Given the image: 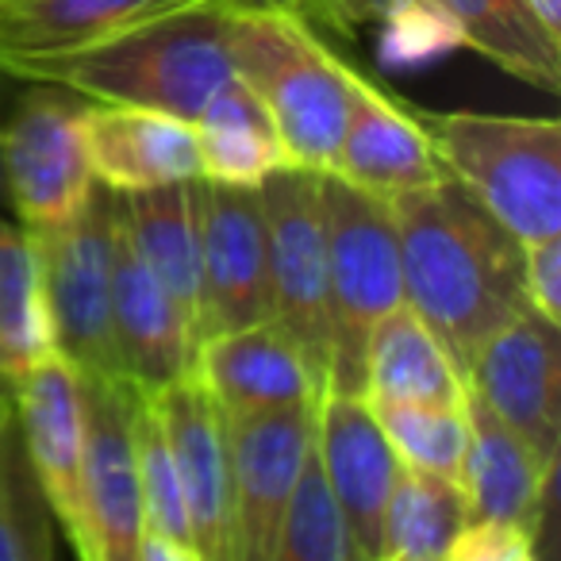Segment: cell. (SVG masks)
I'll list each match as a JSON object with an SVG mask.
<instances>
[{
	"label": "cell",
	"mask_w": 561,
	"mask_h": 561,
	"mask_svg": "<svg viewBox=\"0 0 561 561\" xmlns=\"http://www.w3.org/2000/svg\"><path fill=\"white\" fill-rule=\"evenodd\" d=\"M328 227V316L331 369L328 392H366V346L374 328L404 305V270L392 208L351 181L323 173Z\"/></svg>",
	"instance_id": "5"
},
{
	"label": "cell",
	"mask_w": 561,
	"mask_h": 561,
	"mask_svg": "<svg viewBox=\"0 0 561 561\" xmlns=\"http://www.w3.org/2000/svg\"><path fill=\"white\" fill-rule=\"evenodd\" d=\"M262 320H273L262 188L204 181L196 343Z\"/></svg>",
	"instance_id": "9"
},
{
	"label": "cell",
	"mask_w": 561,
	"mask_h": 561,
	"mask_svg": "<svg viewBox=\"0 0 561 561\" xmlns=\"http://www.w3.org/2000/svg\"><path fill=\"white\" fill-rule=\"evenodd\" d=\"M196 150H201V178L227 185H262L273 170L285 165L277 127L265 104L242 78H227L201 116L193 119Z\"/></svg>",
	"instance_id": "23"
},
{
	"label": "cell",
	"mask_w": 561,
	"mask_h": 561,
	"mask_svg": "<svg viewBox=\"0 0 561 561\" xmlns=\"http://www.w3.org/2000/svg\"><path fill=\"white\" fill-rule=\"evenodd\" d=\"M231 70L257 93L277 127L285 165L331 173L346 112L351 66L297 12H231Z\"/></svg>",
	"instance_id": "3"
},
{
	"label": "cell",
	"mask_w": 561,
	"mask_h": 561,
	"mask_svg": "<svg viewBox=\"0 0 561 561\" xmlns=\"http://www.w3.org/2000/svg\"><path fill=\"white\" fill-rule=\"evenodd\" d=\"M231 9L196 0L131 27L62 50L0 55V73L50 81L96 104L154 108L193 124L208 96L231 78Z\"/></svg>",
	"instance_id": "2"
},
{
	"label": "cell",
	"mask_w": 561,
	"mask_h": 561,
	"mask_svg": "<svg viewBox=\"0 0 561 561\" xmlns=\"http://www.w3.org/2000/svg\"><path fill=\"white\" fill-rule=\"evenodd\" d=\"M265 247H270L273 320L305 354L308 374L328 392L331 316H328V227L323 173L280 165L262 181Z\"/></svg>",
	"instance_id": "7"
},
{
	"label": "cell",
	"mask_w": 561,
	"mask_h": 561,
	"mask_svg": "<svg viewBox=\"0 0 561 561\" xmlns=\"http://www.w3.org/2000/svg\"><path fill=\"white\" fill-rule=\"evenodd\" d=\"M461 24L466 47L530 89H561V35L538 20L530 0H438Z\"/></svg>",
	"instance_id": "25"
},
{
	"label": "cell",
	"mask_w": 561,
	"mask_h": 561,
	"mask_svg": "<svg viewBox=\"0 0 561 561\" xmlns=\"http://www.w3.org/2000/svg\"><path fill=\"white\" fill-rule=\"evenodd\" d=\"M466 385L530 446L538 461H558L561 443V339L558 323L535 308L496 328L469 362Z\"/></svg>",
	"instance_id": "12"
},
{
	"label": "cell",
	"mask_w": 561,
	"mask_h": 561,
	"mask_svg": "<svg viewBox=\"0 0 561 561\" xmlns=\"http://www.w3.org/2000/svg\"><path fill=\"white\" fill-rule=\"evenodd\" d=\"M535 558V538L515 523L466 519L446 561H527Z\"/></svg>",
	"instance_id": "33"
},
{
	"label": "cell",
	"mask_w": 561,
	"mask_h": 561,
	"mask_svg": "<svg viewBox=\"0 0 561 561\" xmlns=\"http://www.w3.org/2000/svg\"><path fill=\"white\" fill-rule=\"evenodd\" d=\"M165 431V443L185 496L188 530L201 561H234L231 523V461H227V415L196 374L178 377L147 397Z\"/></svg>",
	"instance_id": "13"
},
{
	"label": "cell",
	"mask_w": 561,
	"mask_h": 561,
	"mask_svg": "<svg viewBox=\"0 0 561 561\" xmlns=\"http://www.w3.org/2000/svg\"><path fill=\"white\" fill-rule=\"evenodd\" d=\"M446 178L519 242L561 234V124L492 112H415Z\"/></svg>",
	"instance_id": "4"
},
{
	"label": "cell",
	"mask_w": 561,
	"mask_h": 561,
	"mask_svg": "<svg viewBox=\"0 0 561 561\" xmlns=\"http://www.w3.org/2000/svg\"><path fill=\"white\" fill-rule=\"evenodd\" d=\"M85 150L93 178L112 193H142L201 178L193 124L154 108L89 101Z\"/></svg>",
	"instance_id": "20"
},
{
	"label": "cell",
	"mask_w": 561,
	"mask_h": 561,
	"mask_svg": "<svg viewBox=\"0 0 561 561\" xmlns=\"http://www.w3.org/2000/svg\"><path fill=\"white\" fill-rule=\"evenodd\" d=\"M112 335L119 369L139 397H154L178 377L193 374L196 339L170 293L135 250L119 196L112 219Z\"/></svg>",
	"instance_id": "15"
},
{
	"label": "cell",
	"mask_w": 561,
	"mask_h": 561,
	"mask_svg": "<svg viewBox=\"0 0 561 561\" xmlns=\"http://www.w3.org/2000/svg\"><path fill=\"white\" fill-rule=\"evenodd\" d=\"M273 561H362L343 507H339L328 473H323L320 450H316V431L305 461H300L285 515H280Z\"/></svg>",
	"instance_id": "29"
},
{
	"label": "cell",
	"mask_w": 561,
	"mask_h": 561,
	"mask_svg": "<svg viewBox=\"0 0 561 561\" xmlns=\"http://www.w3.org/2000/svg\"><path fill=\"white\" fill-rule=\"evenodd\" d=\"M316 450L362 561H381L385 504L400 458L369 400L351 392H323L316 404Z\"/></svg>",
	"instance_id": "16"
},
{
	"label": "cell",
	"mask_w": 561,
	"mask_h": 561,
	"mask_svg": "<svg viewBox=\"0 0 561 561\" xmlns=\"http://www.w3.org/2000/svg\"><path fill=\"white\" fill-rule=\"evenodd\" d=\"M397 4H404V0H305V20L351 39L358 27L377 24Z\"/></svg>",
	"instance_id": "35"
},
{
	"label": "cell",
	"mask_w": 561,
	"mask_h": 561,
	"mask_svg": "<svg viewBox=\"0 0 561 561\" xmlns=\"http://www.w3.org/2000/svg\"><path fill=\"white\" fill-rule=\"evenodd\" d=\"M458 47H466L461 24L438 0H404L377 20V66L381 70H427Z\"/></svg>",
	"instance_id": "32"
},
{
	"label": "cell",
	"mask_w": 561,
	"mask_h": 561,
	"mask_svg": "<svg viewBox=\"0 0 561 561\" xmlns=\"http://www.w3.org/2000/svg\"><path fill=\"white\" fill-rule=\"evenodd\" d=\"M135 450H139V496H142V530L173 538L185 546L196 561L193 530H188L185 496H181L178 469H173V454L165 443V431L158 412L150 408L147 397H135Z\"/></svg>",
	"instance_id": "31"
},
{
	"label": "cell",
	"mask_w": 561,
	"mask_h": 561,
	"mask_svg": "<svg viewBox=\"0 0 561 561\" xmlns=\"http://www.w3.org/2000/svg\"><path fill=\"white\" fill-rule=\"evenodd\" d=\"M397 458L461 484L469 423L466 404H369Z\"/></svg>",
	"instance_id": "30"
},
{
	"label": "cell",
	"mask_w": 561,
	"mask_h": 561,
	"mask_svg": "<svg viewBox=\"0 0 561 561\" xmlns=\"http://www.w3.org/2000/svg\"><path fill=\"white\" fill-rule=\"evenodd\" d=\"M231 12H297L305 16V0H224Z\"/></svg>",
	"instance_id": "36"
},
{
	"label": "cell",
	"mask_w": 561,
	"mask_h": 561,
	"mask_svg": "<svg viewBox=\"0 0 561 561\" xmlns=\"http://www.w3.org/2000/svg\"><path fill=\"white\" fill-rule=\"evenodd\" d=\"M124 208L127 231L150 273L158 277L178 312L185 316L196 339L201 316V196L204 178L173 181V185L142 188V193H116Z\"/></svg>",
	"instance_id": "21"
},
{
	"label": "cell",
	"mask_w": 561,
	"mask_h": 561,
	"mask_svg": "<svg viewBox=\"0 0 561 561\" xmlns=\"http://www.w3.org/2000/svg\"><path fill=\"white\" fill-rule=\"evenodd\" d=\"M466 519L469 504L458 481L400 461L385 504L381 561H446Z\"/></svg>",
	"instance_id": "27"
},
{
	"label": "cell",
	"mask_w": 561,
	"mask_h": 561,
	"mask_svg": "<svg viewBox=\"0 0 561 561\" xmlns=\"http://www.w3.org/2000/svg\"><path fill=\"white\" fill-rule=\"evenodd\" d=\"M461 404L469 423L466 461H461L469 519L515 523L535 538L553 507L558 461H538L530 446L469 385Z\"/></svg>",
	"instance_id": "18"
},
{
	"label": "cell",
	"mask_w": 561,
	"mask_h": 561,
	"mask_svg": "<svg viewBox=\"0 0 561 561\" xmlns=\"http://www.w3.org/2000/svg\"><path fill=\"white\" fill-rule=\"evenodd\" d=\"M530 9L538 12V20H542L553 35H561V0H530Z\"/></svg>",
	"instance_id": "37"
},
{
	"label": "cell",
	"mask_w": 561,
	"mask_h": 561,
	"mask_svg": "<svg viewBox=\"0 0 561 561\" xmlns=\"http://www.w3.org/2000/svg\"><path fill=\"white\" fill-rule=\"evenodd\" d=\"M112 219L116 193L101 185L70 224L32 231L39 242L55 351L85 377H124L112 335Z\"/></svg>",
	"instance_id": "8"
},
{
	"label": "cell",
	"mask_w": 561,
	"mask_h": 561,
	"mask_svg": "<svg viewBox=\"0 0 561 561\" xmlns=\"http://www.w3.org/2000/svg\"><path fill=\"white\" fill-rule=\"evenodd\" d=\"M193 374L227 415L312 404L323 397L316 377L308 374L305 354L277 320L201 339L193 354Z\"/></svg>",
	"instance_id": "19"
},
{
	"label": "cell",
	"mask_w": 561,
	"mask_h": 561,
	"mask_svg": "<svg viewBox=\"0 0 561 561\" xmlns=\"http://www.w3.org/2000/svg\"><path fill=\"white\" fill-rule=\"evenodd\" d=\"M316 404L227 415L234 561H273L277 527L316 431Z\"/></svg>",
	"instance_id": "10"
},
{
	"label": "cell",
	"mask_w": 561,
	"mask_h": 561,
	"mask_svg": "<svg viewBox=\"0 0 561 561\" xmlns=\"http://www.w3.org/2000/svg\"><path fill=\"white\" fill-rule=\"evenodd\" d=\"M0 116H4V73H0Z\"/></svg>",
	"instance_id": "38"
},
{
	"label": "cell",
	"mask_w": 561,
	"mask_h": 561,
	"mask_svg": "<svg viewBox=\"0 0 561 561\" xmlns=\"http://www.w3.org/2000/svg\"><path fill=\"white\" fill-rule=\"evenodd\" d=\"M369 404H461L466 377L408 305L392 308L366 346Z\"/></svg>",
	"instance_id": "22"
},
{
	"label": "cell",
	"mask_w": 561,
	"mask_h": 561,
	"mask_svg": "<svg viewBox=\"0 0 561 561\" xmlns=\"http://www.w3.org/2000/svg\"><path fill=\"white\" fill-rule=\"evenodd\" d=\"M331 173L374 196H397L446 178L420 116L351 66V112Z\"/></svg>",
	"instance_id": "17"
},
{
	"label": "cell",
	"mask_w": 561,
	"mask_h": 561,
	"mask_svg": "<svg viewBox=\"0 0 561 561\" xmlns=\"http://www.w3.org/2000/svg\"><path fill=\"white\" fill-rule=\"evenodd\" d=\"M185 4L196 0H0V55L81 47Z\"/></svg>",
	"instance_id": "26"
},
{
	"label": "cell",
	"mask_w": 561,
	"mask_h": 561,
	"mask_svg": "<svg viewBox=\"0 0 561 561\" xmlns=\"http://www.w3.org/2000/svg\"><path fill=\"white\" fill-rule=\"evenodd\" d=\"M16 415L24 431L27 458L35 481L50 507V519L70 535L73 550L85 561H96V542L85 515V484H81V377L62 354L35 362L20 381Z\"/></svg>",
	"instance_id": "14"
},
{
	"label": "cell",
	"mask_w": 561,
	"mask_h": 561,
	"mask_svg": "<svg viewBox=\"0 0 561 561\" xmlns=\"http://www.w3.org/2000/svg\"><path fill=\"white\" fill-rule=\"evenodd\" d=\"M85 108V96L50 81H32V89L0 116V196L27 231L70 224L93 196Z\"/></svg>",
	"instance_id": "6"
},
{
	"label": "cell",
	"mask_w": 561,
	"mask_h": 561,
	"mask_svg": "<svg viewBox=\"0 0 561 561\" xmlns=\"http://www.w3.org/2000/svg\"><path fill=\"white\" fill-rule=\"evenodd\" d=\"M55 354L39 242L27 227L0 219V381H20Z\"/></svg>",
	"instance_id": "24"
},
{
	"label": "cell",
	"mask_w": 561,
	"mask_h": 561,
	"mask_svg": "<svg viewBox=\"0 0 561 561\" xmlns=\"http://www.w3.org/2000/svg\"><path fill=\"white\" fill-rule=\"evenodd\" d=\"M404 305L427 323L461 377L481 343L527 305L523 242L454 178L389 196Z\"/></svg>",
	"instance_id": "1"
},
{
	"label": "cell",
	"mask_w": 561,
	"mask_h": 561,
	"mask_svg": "<svg viewBox=\"0 0 561 561\" xmlns=\"http://www.w3.org/2000/svg\"><path fill=\"white\" fill-rule=\"evenodd\" d=\"M50 553V507L27 458L16 392L9 381H0V561H39Z\"/></svg>",
	"instance_id": "28"
},
{
	"label": "cell",
	"mask_w": 561,
	"mask_h": 561,
	"mask_svg": "<svg viewBox=\"0 0 561 561\" xmlns=\"http://www.w3.org/2000/svg\"><path fill=\"white\" fill-rule=\"evenodd\" d=\"M523 293L542 320L561 323V234L523 242Z\"/></svg>",
	"instance_id": "34"
},
{
	"label": "cell",
	"mask_w": 561,
	"mask_h": 561,
	"mask_svg": "<svg viewBox=\"0 0 561 561\" xmlns=\"http://www.w3.org/2000/svg\"><path fill=\"white\" fill-rule=\"evenodd\" d=\"M81 377V484L96 561H135L142 538L135 385L127 377Z\"/></svg>",
	"instance_id": "11"
}]
</instances>
